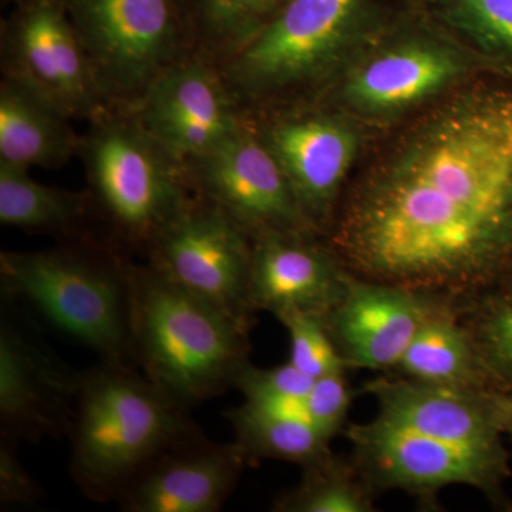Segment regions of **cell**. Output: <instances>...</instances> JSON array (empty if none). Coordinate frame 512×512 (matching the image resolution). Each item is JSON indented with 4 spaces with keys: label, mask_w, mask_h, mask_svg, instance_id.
<instances>
[{
    "label": "cell",
    "mask_w": 512,
    "mask_h": 512,
    "mask_svg": "<svg viewBox=\"0 0 512 512\" xmlns=\"http://www.w3.org/2000/svg\"><path fill=\"white\" fill-rule=\"evenodd\" d=\"M340 261L416 292L467 291L512 268V84L464 83L370 165L333 235Z\"/></svg>",
    "instance_id": "1"
},
{
    "label": "cell",
    "mask_w": 512,
    "mask_h": 512,
    "mask_svg": "<svg viewBox=\"0 0 512 512\" xmlns=\"http://www.w3.org/2000/svg\"><path fill=\"white\" fill-rule=\"evenodd\" d=\"M187 412L133 366L83 372L69 433L74 483L96 503L117 501L158 457L201 433Z\"/></svg>",
    "instance_id": "2"
},
{
    "label": "cell",
    "mask_w": 512,
    "mask_h": 512,
    "mask_svg": "<svg viewBox=\"0 0 512 512\" xmlns=\"http://www.w3.org/2000/svg\"><path fill=\"white\" fill-rule=\"evenodd\" d=\"M249 323L174 284L150 264H131L134 365L184 407L234 386L247 365Z\"/></svg>",
    "instance_id": "3"
},
{
    "label": "cell",
    "mask_w": 512,
    "mask_h": 512,
    "mask_svg": "<svg viewBox=\"0 0 512 512\" xmlns=\"http://www.w3.org/2000/svg\"><path fill=\"white\" fill-rule=\"evenodd\" d=\"M3 295L57 333L100 356L134 365L131 262L110 248L80 242L35 252H2Z\"/></svg>",
    "instance_id": "4"
},
{
    "label": "cell",
    "mask_w": 512,
    "mask_h": 512,
    "mask_svg": "<svg viewBox=\"0 0 512 512\" xmlns=\"http://www.w3.org/2000/svg\"><path fill=\"white\" fill-rule=\"evenodd\" d=\"M376 0H286L217 64L239 106L291 101L335 79L367 42Z\"/></svg>",
    "instance_id": "5"
},
{
    "label": "cell",
    "mask_w": 512,
    "mask_h": 512,
    "mask_svg": "<svg viewBox=\"0 0 512 512\" xmlns=\"http://www.w3.org/2000/svg\"><path fill=\"white\" fill-rule=\"evenodd\" d=\"M79 151L97 215L116 239L144 254L197 195L190 164L151 137L127 107L109 106L94 117Z\"/></svg>",
    "instance_id": "6"
},
{
    "label": "cell",
    "mask_w": 512,
    "mask_h": 512,
    "mask_svg": "<svg viewBox=\"0 0 512 512\" xmlns=\"http://www.w3.org/2000/svg\"><path fill=\"white\" fill-rule=\"evenodd\" d=\"M478 62L443 28L397 29L367 40L343 66L333 107L359 121H393L463 86Z\"/></svg>",
    "instance_id": "7"
},
{
    "label": "cell",
    "mask_w": 512,
    "mask_h": 512,
    "mask_svg": "<svg viewBox=\"0 0 512 512\" xmlns=\"http://www.w3.org/2000/svg\"><path fill=\"white\" fill-rule=\"evenodd\" d=\"M110 106L133 107L195 53L178 0H64Z\"/></svg>",
    "instance_id": "8"
},
{
    "label": "cell",
    "mask_w": 512,
    "mask_h": 512,
    "mask_svg": "<svg viewBox=\"0 0 512 512\" xmlns=\"http://www.w3.org/2000/svg\"><path fill=\"white\" fill-rule=\"evenodd\" d=\"M3 74L52 101L70 119L110 106L64 0H16L2 23Z\"/></svg>",
    "instance_id": "9"
},
{
    "label": "cell",
    "mask_w": 512,
    "mask_h": 512,
    "mask_svg": "<svg viewBox=\"0 0 512 512\" xmlns=\"http://www.w3.org/2000/svg\"><path fill=\"white\" fill-rule=\"evenodd\" d=\"M146 256L174 284L249 323L251 235L217 205L195 195Z\"/></svg>",
    "instance_id": "10"
},
{
    "label": "cell",
    "mask_w": 512,
    "mask_h": 512,
    "mask_svg": "<svg viewBox=\"0 0 512 512\" xmlns=\"http://www.w3.org/2000/svg\"><path fill=\"white\" fill-rule=\"evenodd\" d=\"M254 126L306 220L313 228L326 224L362 147L360 121L333 106L296 107Z\"/></svg>",
    "instance_id": "11"
},
{
    "label": "cell",
    "mask_w": 512,
    "mask_h": 512,
    "mask_svg": "<svg viewBox=\"0 0 512 512\" xmlns=\"http://www.w3.org/2000/svg\"><path fill=\"white\" fill-rule=\"evenodd\" d=\"M130 110L151 137L188 164L217 150L247 121L220 67L198 53L168 67Z\"/></svg>",
    "instance_id": "12"
},
{
    "label": "cell",
    "mask_w": 512,
    "mask_h": 512,
    "mask_svg": "<svg viewBox=\"0 0 512 512\" xmlns=\"http://www.w3.org/2000/svg\"><path fill=\"white\" fill-rule=\"evenodd\" d=\"M190 170L195 194L227 212L251 237L315 229L249 119L217 150L191 163Z\"/></svg>",
    "instance_id": "13"
},
{
    "label": "cell",
    "mask_w": 512,
    "mask_h": 512,
    "mask_svg": "<svg viewBox=\"0 0 512 512\" xmlns=\"http://www.w3.org/2000/svg\"><path fill=\"white\" fill-rule=\"evenodd\" d=\"M363 467L390 487L433 491L447 485L493 487L507 473L504 447H474L426 436L376 416L350 430Z\"/></svg>",
    "instance_id": "14"
},
{
    "label": "cell",
    "mask_w": 512,
    "mask_h": 512,
    "mask_svg": "<svg viewBox=\"0 0 512 512\" xmlns=\"http://www.w3.org/2000/svg\"><path fill=\"white\" fill-rule=\"evenodd\" d=\"M82 373L10 319L0 325V439L37 441L72 429Z\"/></svg>",
    "instance_id": "15"
},
{
    "label": "cell",
    "mask_w": 512,
    "mask_h": 512,
    "mask_svg": "<svg viewBox=\"0 0 512 512\" xmlns=\"http://www.w3.org/2000/svg\"><path fill=\"white\" fill-rule=\"evenodd\" d=\"M247 460L237 443H212L200 433L158 457L117 503L127 512L220 511Z\"/></svg>",
    "instance_id": "16"
},
{
    "label": "cell",
    "mask_w": 512,
    "mask_h": 512,
    "mask_svg": "<svg viewBox=\"0 0 512 512\" xmlns=\"http://www.w3.org/2000/svg\"><path fill=\"white\" fill-rule=\"evenodd\" d=\"M434 306L420 292L349 278L338 305L325 318L348 366H399Z\"/></svg>",
    "instance_id": "17"
},
{
    "label": "cell",
    "mask_w": 512,
    "mask_h": 512,
    "mask_svg": "<svg viewBox=\"0 0 512 512\" xmlns=\"http://www.w3.org/2000/svg\"><path fill=\"white\" fill-rule=\"evenodd\" d=\"M249 303L252 311L299 309L325 319L345 293L349 276L330 254L301 232L252 235Z\"/></svg>",
    "instance_id": "18"
},
{
    "label": "cell",
    "mask_w": 512,
    "mask_h": 512,
    "mask_svg": "<svg viewBox=\"0 0 512 512\" xmlns=\"http://www.w3.org/2000/svg\"><path fill=\"white\" fill-rule=\"evenodd\" d=\"M370 392L379 403L377 416L426 436L474 447H503L501 429L507 404L488 399L477 389L399 380L377 382Z\"/></svg>",
    "instance_id": "19"
},
{
    "label": "cell",
    "mask_w": 512,
    "mask_h": 512,
    "mask_svg": "<svg viewBox=\"0 0 512 512\" xmlns=\"http://www.w3.org/2000/svg\"><path fill=\"white\" fill-rule=\"evenodd\" d=\"M70 117L25 84L6 77L0 84V163L59 167L79 151Z\"/></svg>",
    "instance_id": "20"
},
{
    "label": "cell",
    "mask_w": 512,
    "mask_h": 512,
    "mask_svg": "<svg viewBox=\"0 0 512 512\" xmlns=\"http://www.w3.org/2000/svg\"><path fill=\"white\" fill-rule=\"evenodd\" d=\"M97 214L90 194L37 183L28 168L0 163V224L25 231L73 235Z\"/></svg>",
    "instance_id": "21"
},
{
    "label": "cell",
    "mask_w": 512,
    "mask_h": 512,
    "mask_svg": "<svg viewBox=\"0 0 512 512\" xmlns=\"http://www.w3.org/2000/svg\"><path fill=\"white\" fill-rule=\"evenodd\" d=\"M483 366L474 339L450 313L434 309L414 336L399 367L419 382L477 389Z\"/></svg>",
    "instance_id": "22"
},
{
    "label": "cell",
    "mask_w": 512,
    "mask_h": 512,
    "mask_svg": "<svg viewBox=\"0 0 512 512\" xmlns=\"http://www.w3.org/2000/svg\"><path fill=\"white\" fill-rule=\"evenodd\" d=\"M198 55L218 64L247 42L286 0H178Z\"/></svg>",
    "instance_id": "23"
},
{
    "label": "cell",
    "mask_w": 512,
    "mask_h": 512,
    "mask_svg": "<svg viewBox=\"0 0 512 512\" xmlns=\"http://www.w3.org/2000/svg\"><path fill=\"white\" fill-rule=\"evenodd\" d=\"M448 35L480 62L512 73V0H429Z\"/></svg>",
    "instance_id": "24"
},
{
    "label": "cell",
    "mask_w": 512,
    "mask_h": 512,
    "mask_svg": "<svg viewBox=\"0 0 512 512\" xmlns=\"http://www.w3.org/2000/svg\"><path fill=\"white\" fill-rule=\"evenodd\" d=\"M239 447L247 457H271L291 463H316L328 457L326 436L311 424L259 412L247 403L227 413Z\"/></svg>",
    "instance_id": "25"
},
{
    "label": "cell",
    "mask_w": 512,
    "mask_h": 512,
    "mask_svg": "<svg viewBox=\"0 0 512 512\" xmlns=\"http://www.w3.org/2000/svg\"><path fill=\"white\" fill-rule=\"evenodd\" d=\"M301 485L284 495L276 510L288 512H366L365 493L329 464L328 457L309 464Z\"/></svg>",
    "instance_id": "26"
},
{
    "label": "cell",
    "mask_w": 512,
    "mask_h": 512,
    "mask_svg": "<svg viewBox=\"0 0 512 512\" xmlns=\"http://www.w3.org/2000/svg\"><path fill=\"white\" fill-rule=\"evenodd\" d=\"M288 330L291 353L289 360L312 379L340 375L348 363L330 335L325 319L315 313L288 309L276 313Z\"/></svg>",
    "instance_id": "27"
},
{
    "label": "cell",
    "mask_w": 512,
    "mask_h": 512,
    "mask_svg": "<svg viewBox=\"0 0 512 512\" xmlns=\"http://www.w3.org/2000/svg\"><path fill=\"white\" fill-rule=\"evenodd\" d=\"M313 383L315 379L305 375L291 362L271 369H256L247 363L235 377L234 386L244 394V399H248L265 394L306 396Z\"/></svg>",
    "instance_id": "28"
},
{
    "label": "cell",
    "mask_w": 512,
    "mask_h": 512,
    "mask_svg": "<svg viewBox=\"0 0 512 512\" xmlns=\"http://www.w3.org/2000/svg\"><path fill=\"white\" fill-rule=\"evenodd\" d=\"M42 498V488L23 466L18 443L0 439V507H33Z\"/></svg>",
    "instance_id": "29"
},
{
    "label": "cell",
    "mask_w": 512,
    "mask_h": 512,
    "mask_svg": "<svg viewBox=\"0 0 512 512\" xmlns=\"http://www.w3.org/2000/svg\"><path fill=\"white\" fill-rule=\"evenodd\" d=\"M313 419L330 439L345 423L350 404V393L343 373L320 377L306 394Z\"/></svg>",
    "instance_id": "30"
},
{
    "label": "cell",
    "mask_w": 512,
    "mask_h": 512,
    "mask_svg": "<svg viewBox=\"0 0 512 512\" xmlns=\"http://www.w3.org/2000/svg\"><path fill=\"white\" fill-rule=\"evenodd\" d=\"M477 346L483 362L512 375V303L485 320Z\"/></svg>",
    "instance_id": "31"
},
{
    "label": "cell",
    "mask_w": 512,
    "mask_h": 512,
    "mask_svg": "<svg viewBox=\"0 0 512 512\" xmlns=\"http://www.w3.org/2000/svg\"><path fill=\"white\" fill-rule=\"evenodd\" d=\"M507 404L508 416H512V399L511 402L505 403Z\"/></svg>",
    "instance_id": "32"
}]
</instances>
